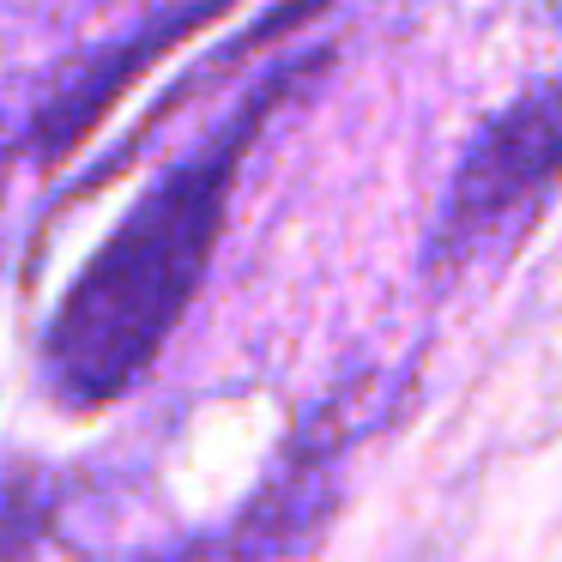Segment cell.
<instances>
[{
    "mask_svg": "<svg viewBox=\"0 0 562 562\" xmlns=\"http://www.w3.org/2000/svg\"><path fill=\"white\" fill-rule=\"evenodd\" d=\"M321 55L327 49H308V61H284L206 146L164 170L139 194V206L115 224L110 243L91 255V267L74 279L67 303L43 333V387L61 405L98 412L158 363L176 321L206 284L248 146L267 127V115L291 98L296 79L321 67Z\"/></svg>",
    "mask_w": 562,
    "mask_h": 562,
    "instance_id": "obj_1",
    "label": "cell"
},
{
    "mask_svg": "<svg viewBox=\"0 0 562 562\" xmlns=\"http://www.w3.org/2000/svg\"><path fill=\"white\" fill-rule=\"evenodd\" d=\"M562 182V79L526 86L460 158L441 206L429 272H460L496 243H508L544 194Z\"/></svg>",
    "mask_w": 562,
    "mask_h": 562,
    "instance_id": "obj_2",
    "label": "cell"
},
{
    "mask_svg": "<svg viewBox=\"0 0 562 562\" xmlns=\"http://www.w3.org/2000/svg\"><path fill=\"white\" fill-rule=\"evenodd\" d=\"M231 0H182L176 13H164V19H151L146 31H134V37L122 43L115 55H103V61H91L86 74L74 79L67 91H55V103L43 110V146H74L79 134H86L91 122L103 115V103L115 98V91L127 86V79L139 74L146 61H158L164 49H170L176 37H188V31L200 25V19H212V13H224Z\"/></svg>",
    "mask_w": 562,
    "mask_h": 562,
    "instance_id": "obj_3",
    "label": "cell"
},
{
    "mask_svg": "<svg viewBox=\"0 0 562 562\" xmlns=\"http://www.w3.org/2000/svg\"><path fill=\"white\" fill-rule=\"evenodd\" d=\"M43 532V484L31 472H0V562H31Z\"/></svg>",
    "mask_w": 562,
    "mask_h": 562,
    "instance_id": "obj_4",
    "label": "cell"
},
{
    "mask_svg": "<svg viewBox=\"0 0 562 562\" xmlns=\"http://www.w3.org/2000/svg\"><path fill=\"white\" fill-rule=\"evenodd\" d=\"M333 0H279V7H272L267 19H260L255 31H248V37H236L231 49H224V67L231 61H243L248 49H260V43H272V37H284V31H296L303 25V19H315V13H327Z\"/></svg>",
    "mask_w": 562,
    "mask_h": 562,
    "instance_id": "obj_5",
    "label": "cell"
}]
</instances>
